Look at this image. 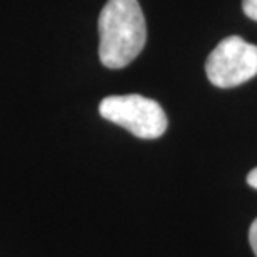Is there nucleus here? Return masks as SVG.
I'll list each match as a JSON object with an SVG mask.
<instances>
[{
    "label": "nucleus",
    "instance_id": "6",
    "mask_svg": "<svg viewBox=\"0 0 257 257\" xmlns=\"http://www.w3.org/2000/svg\"><path fill=\"white\" fill-rule=\"evenodd\" d=\"M247 184H249L250 187L257 189V167L254 169V171H250V172H249V176H247Z\"/></svg>",
    "mask_w": 257,
    "mask_h": 257
},
{
    "label": "nucleus",
    "instance_id": "1",
    "mask_svg": "<svg viewBox=\"0 0 257 257\" xmlns=\"http://www.w3.org/2000/svg\"><path fill=\"white\" fill-rule=\"evenodd\" d=\"M99 57L107 69H124L142 52L147 27L137 0H107L99 15Z\"/></svg>",
    "mask_w": 257,
    "mask_h": 257
},
{
    "label": "nucleus",
    "instance_id": "5",
    "mask_svg": "<svg viewBox=\"0 0 257 257\" xmlns=\"http://www.w3.org/2000/svg\"><path fill=\"white\" fill-rule=\"evenodd\" d=\"M249 242H250V247H252L254 254L257 257V219L250 225V230H249Z\"/></svg>",
    "mask_w": 257,
    "mask_h": 257
},
{
    "label": "nucleus",
    "instance_id": "2",
    "mask_svg": "<svg viewBox=\"0 0 257 257\" xmlns=\"http://www.w3.org/2000/svg\"><path fill=\"white\" fill-rule=\"evenodd\" d=\"M99 112L105 120L124 127L139 139H157L167 131V115L161 104L139 94L105 97Z\"/></svg>",
    "mask_w": 257,
    "mask_h": 257
},
{
    "label": "nucleus",
    "instance_id": "3",
    "mask_svg": "<svg viewBox=\"0 0 257 257\" xmlns=\"http://www.w3.org/2000/svg\"><path fill=\"white\" fill-rule=\"evenodd\" d=\"M205 74L219 89H230L257 75V47L232 35L217 44L205 62Z\"/></svg>",
    "mask_w": 257,
    "mask_h": 257
},
{
    "label": "nucleus",
    "instance_id": "4",
    "mask_svg": "<svg viewBox=\"0 0 257 257\" xmlns=\"http://www.w3.org/2000/svg\"><path fill=\"white\" fill-rule=\"evenodd\" d=\"M242 10L249 19L257 22V0H242Z\"/></svg>",
    "mask_w": 257,
    "mask_h": 257
}]
</instances>
